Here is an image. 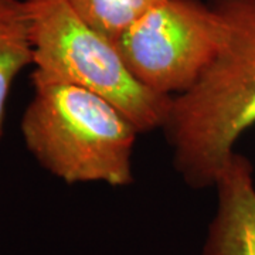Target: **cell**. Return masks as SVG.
Masks as SVG:
<instances>
[{
  "instance_id": "obj_1",
  "label": "cell",
  "mask_w": 255,
  "mask_h": 255,
  "mask_svg": "<svg viewBox=\"0 0 255 255\" xmlns=\"http://www.w3.org/2000/svg\"><path fill=\"white\" fill-rule=\"evenodd\" d=\"M221 26L219 50L199 80L172 98L162 130L190 189L214 187L255 125V0H207Z\"/></svg>"
},
{
  "instance_id": "obj_2",
  "label": "cell",
  "mask_w": 255,
  "mask_h": 255,
  "mask_svg": "<svg viewBox=\"0 0 255 255\" xmlns=\"http://www.w3.org/2000/svg\"><path fill=\"white\" fill-rule=\"evenodd\" d=\"M31 84L20 129L43 169L68 184L133 182L132 155L140 132L122 111L74 84L38 78Z\"/></svg>"
},
{
  "instance_id": "obj_3",
  "label": "cell",
  "mask_w": 255,
  "mask_h": 255,
  "mask_svg": "<svg viewBox=\"0 0 255 255\" xmlns=\"http://www.w3.org/2000/svg\"><path fill=\"white\" fill-rule=\"evenodd\" d=\"M33 48L31 78L74 84L112 102L140 133L162 129L172 98L135 78L117 44L67 0H24Z\"/></svg>"
},
{
  "instance_id": "obj_4",
  "label": "cell",
  "mask_w": 255,
  "mask_h": 255,
  "mask_svg": "<svg viewBox=\"0 0 255 255\" xmlns=\"http://www.w3.org/2000/svg\"><path fill=\"white\" fill-rule=\"evenodd\" d=\"M220 41V20L207 0H163L114 43L136 80L174 98L199 80Z\"/></svg>"
},
{
  "instance_id": "obj_5",
  "label": "cell",
  "mask_w": 255,
  "mask_h": 255,
  "mask_svg": "<svg viewBox=\"0 0 255 255\" xmlns=\"http://www.w3.org/2000/svg\"><path fill=\"white\" fill-rule=\"evenodd\" d=\"M214 189L217 207L203 255H255V177L250 159L234 152Z\"/></svg>"
},
{
  "instance_id": "obj_6",
  "label": "cell",
  "mask_w": 255,
  "mask_h": 255,
  "mask_svg": "<svg viewBox=\"0 0 255 255\" xmlns=\"http://www.w3.org/2000/svg\"><path fill=\"white\" fill-rule=\"evenodd\" d=\"M30 64L33 48L24 0H0V137L13 82Z\"/></svg>"
},
{
  "instance_id": "obj_7",
  "label": "cell",
  "mask_w": 255,
  "mask_h": 255,
  "mask_svg": "<svg viewBox=\"0 0 255 255\" xmlns=\"http://www.w3.org/2000/svg\"><path fill=\"white\" fill-rule=\"evenodd\" d=\"M91 27L115 41L163 0H67Z\"/></svg>"
}]
</instances>
